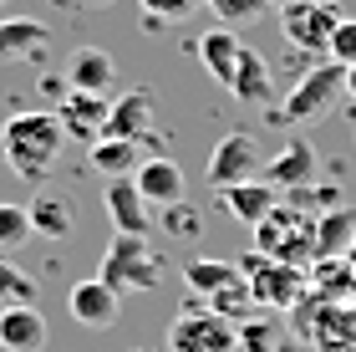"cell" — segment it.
<instances>
[{
  "label": "cell",
  "instance_id": "obj_31",
  "mask_svg": "<svg viewBox=\"0 0 356 352\" xmlns=\"http://www.w3.org/2000/svg\"><path fill=\"white\" fill-rule=\"evenodd\" d=\"M331 61H341V67H356V15H341V26H336V36L326 46Z\"/></svg>",
  "mask_w": 356,
  "mask_h": 352
},
{
  "label": "cell",
  "instance_id": "obj_16",
  "mask_svg": "<svg viewBox=\"0 0 356 352\" xmlns=\"http://www.w3.org/2000/svg\"><path fill=\"white\" fill-rule=\"evenodd\" d=\"M239 52H245V41L234 36V26H214V31H204V36H199V61H204V72L214 77L224 92H229V82H234Z\"/></svg>",
  "mask_w": 356,
  "mask_h": 352
},
{
  "label": "cell",
  "instance_id": "obj_9",
  "mask_svg": "<svg viewBox=\"0 0 356 352\" xmlns=\"http://www.w3.org/2000/svg\"><path fill=\"white\" fill-rule=\"evenodd\" d=\"M118 307H122V296L112 291L107 281H97V276L72 281V291H67V312H72V322H76V327H87V332L112 327V322H118Z\"/></svg>",
  "mask_w": 356,
  "mask_h": 352
},
{
  "label": "cell",
  "instance_id": "obj_7",
  "mask_svg": "<svg viewBox=\"0 0 356 352\" xmlns=\"http://www.w3.org/2000/svg\"><path fill=\"white\" fill-rule=\"evenodd\" d=\"M239 270H245V281H250V291H254V301H260V307H296V301H300V286H305L300 266L270 261V255L254 250Z\"/></svg>",
  "mask_w": 356,
  "mask_h": 352
},
{
  "label": "cell",
  "instance_id": "obj_29",
  "mask_svg": "<svg viewBox=\"0 0 356 352\" xmlns=\"http://www.w3.org/2000/svg\"><path fill=\"white\" fill-rule=\"evenodd\" d=\"M234 352H275V322H265V316L239 322L234 327Z\"/></svg>",
  "mask_w": 356,
  "mask_h": 352
},
{
  "label": "cell",
  "instance_id": "obj_17",
  "mask_svg": "<svg viewBox=\"0 0 356 352\" xmlns=\"http://www.w3.org/2000/svg\"><path fill=\"white\" fill-rule=\"evenodd\" d=\"M46 41H51V31L41 21H31V15H6L0 21V61H31V56H46Z\"/></svg>",
  "mask_w": 356,
  "mask_h": 352
},
{
  "label": "cell",
  "instance_id": "obj_27",
  "mask_svg": "<svg viewBox=\"0 0 356 352\" xmlns=\"http://www.w3.org/2000/svg\"><path fill=\"white\" fill-rule=\"evenodd\" d=\"M26 240H31V210L0 199V250H21Z\"/></svg>",
  "mask_w": 356,
  "mask_h": 352
},
{
  "label": "cell",
  "instance_id": "obj_30",
  "mask_svg": "<svg viewBox=\"0 0 356 352\" xmlns=\"http://www.w3.org/2000/svg\"><path fill=\"white\" fill-rule=\"evenodd\" d=\"M158 225H163L173 240H193V235H199V215L178 199V204H168V210H158Z\"/></svg>",
  "mask_w": 356,
  "mask_h": 352
},
{
  "label": "cell",
  "instance_id": "obj_8",
  "mask_svg": "<svg viewBox=\"0 0 356 352\" xmlns=\"http://www.w3.org/2000/svg\"><path fill=\"white\" fill-rule=\"evenodd\" d=\"M254 169H265L260 143H254L250 133H229V138L214 143V153H209V164H204V179L214 189H229L239 179H254Z\"/></svg>",
  "mask_w": 356,
  "mask_h": 352
},
{
  "label": "cell",
  "instance_id": "obj_32",
  "mask_svg": "<svg viewBox=\"0 0 356 352\" xmlns=\"http://www.w3.org/2000/svg\"><path fill=\"white\" fill-rule=\"evenodd\" d=\"M346 98H351V113H356V67H346Z\"/></svg>",
  "mask_w": 356,
  "mask_h": 352
},
{
  "label": "cell",
  "instance_id": "obj_24",
  "mask_svg": "<svg viewBox=\"0 0 356 352\" xmlns=\"http://www.w3.org/2000/svg\"><path fill=\"white\" fill-rule=\"evenodd\" d=\"M36 276H26L21 266L0 261V307H36Z\"/></svg>",
  "mask_w": 356,
  "mask_h": 352
},
{
  "label": "cell",
  "instance_id": "obj_26",
  "mask_svg": "<svg viewBox=\"0 0 356 352\" xmlns=\"http://www.w3.org/2000/svg\"><path fill=\"white\" fill-rule=\"evenodd\" d=\"M143 6V26L158 31V26H178V21H188L199 6H209V0H138Z\"/></svg>",
  "mask_w": 356,
  "mask_h": 352
},
{
  "label": "cell",
  "instance_id": "obj_2",
  "mask_svg": "<svg viewBox=\"0 0 356 352\" xmlns=\"http://www.w3.org/2000/svg\"><path fill=\"white\" fill-rule=\"evenodd\" d=\"M97 281H107L118 296L122 291L143 296V291H158V281H163V261L148 250V235H112Z\"/></svg>",
  "mask_w": 356,
  "mask_h": 352
},
{
  "label": "cell",
  "instance_id": "obj_1",
  "mask_svg": "<svg viewBox=\"0 0 356 352\" xmlns=\"http://www.w3.org/2000/svg\"><path fill=\"white\" fill-rule=\"evenodd\" d=\"M61 143H67V128L56 123V113H10L6 128H0V153H6V164L15 179L26 184H41L46 174H51Z\"/></svg>",
  "mask_w": 356,
  "mask_h": 352
},
{
  "label": "cell",
  "instance_id": "obj_22",
  "mask_svg": "<svg viewBox=\"0 0 356 352\" xmlns=\"http://www.w3.org/2000/svg\"><path fill=\"white\" fill-rule=\"evenodd\" d=\"M234 281H245V270L234 261H188L184 266V286L199 291V296H214V291H224V286H234Z\"/></svg>",
  "mask_w": 356,
  "mask_h": 352
},
{
  "label": "cell",
  "instance_id": "obj_5",
  "mask_svg": "<svg viewBox=\"0 0 356 352\" xmlns=\"http://www.w3.org/2000/svg\"><path fill=\"white\" fill-rule=\"evenodd\" d=\"M341 26V6L336 0H300V6L280 10V31L296 52H311V56H326V46Z\"/></svg>",
  "mask_w": 356,
  "mask_h": 352
},
{
  "label": "cell",
  "instance_id": "obj_12",
  "mask_svg": "<svg viewBox=\"0 0 356 352\" xmlns=\"http://www.w3.org/2000/svg\"><path fill=\"white\" fill-rule=\"evenodd\" d=\"M214 194H219V210L229 220H239V225H250V230L280 204V189H275L270 179H239L229 189H214Z\"/></svg>",
  "mask_w": 356,
  "mask_h": 352
},
{
  "label": "cell",
  "instance_id": "obj_10",
  "mask_svg": "<svg viewBox=\"0 0 356 352\" xmlns=\"http://www.w3.org/2000/svg\"><path fill=\"white\" fill-rule=\"evenodd\" d=\"M102 210L112 220V235H148L153 230V210H148V199L138 194V184L127 179H107L102 189Z\"/></svg>",
  "mask_w": 356,
  "mask_h": 352
},
{
  "label": "cell",
  "instance_id": "obj_3",
  "mask_svg": "<svg viewBox=\"0 0 356 352\" xmlns=\"http://www.w3.org/2000/svg\"><path fill=\"white\" fill-rule=\"evenodd\" d=\"M254 250L270 255V261H285V266H305L316 261V220L296 210V204H275V210L254 225Z\"/></svg>",
  "mask_w": 356,
  "mask_h": 352
},
{
  "label": "cell",
  "instance_id": "obj_13",
  "mask_svg": "<svg viewBox=\"0 0 356 352\" xmlns=\"http://www.w3.org/2000/svg\"><path fill=\"white\" fill-rule=\"evenodd\" d=\"M133 184H138V194L148 199V210H168V204L184 199V169H178L168 153L143 158L138 174H133Z\"/></svg>",
  "mask_w": 356,
  "mask_h": 352
},
{
  "label": "cell",
  "instance_id": "obj_20",
  "mask_svg": "<svg viewBox=\"0 0 356 352\" xmlns=\"http://www.w3.org/2000/svg\"><path fill=\"white\" fill-rule=\"evenodd\" d=\"M229 92H234V102H245V107H265L270 102V67H265V56L260 52H239V67H234V82H229Z\"/></svg>",
  "mask_w": 356,
  "mask_h": 352
},
{
  "label": "cell",
  "instance_id": "obj_35",
  "mask_svg": "<svg viewBox=\"0 0 356 352\" xmlns=\"http://www.w3.org/2000/svg\"><path fill=\"white\" fill-rule=\"evenodd\" d=\"M0 6H6V0H0Z\"/></svg>",
  "mask_w": 356,
  "mask_h": 352
},
{
  "label": "cell",
  "instance_id": "obj_34",
  "mask_svg": "<svg viewBox=\"0 0 356 352\" xmlns=\"http://www.w3.org/2000/svg\"><path fill=\"white\" fill-rule=\"evenodd\" d=\"M87 6H97V10H102V6H118V0H87Z\"/></svg>",
  "mask_w": 356,
  "mask_h": 352
},
{
  "label": "cell",
  "instance_id": "obj_15",
  "mask_svg": "<svg viewBox=\"0 0 356 352\" xmlns=\"http://www.w3.org/2000/svg\"><path fill=\"white\" fill-rule=\"evenodd\" d=\"M316 169H321V164H316V148H311L305 138H290L275 158H265V179H270L275 189H285V194L305 189V184L316 179Z\"/></svg>",
  "mask_w": 356,
  "mask_h": 352
},
{
  "label": "cell",
  "instance_id": "obj_14",
  "mask_svg": "<svg viewBox=\"0 0 356 352\" xmlns=\"http://www.w3.org/2000/svg\"><path fill=\"white\" fill-rule=\"evenodd\" d=\"M148 123H153V92L148 87H127L122 98H112V107H107L102 138H133V143H143Z\"/></svg>",
  "mask_w": 356,
  "mask_h": 352
},
{
  "label": "cell",
  "instance_id": "obj_33",
  "mask_svg": "<svg viewBox=\"0 0 356 352\" xmlns=\"http://www.w3.org/2000/svg\"><path fill=\"white\" fill-rule=\"evenodd\" d=\"M270 6H275V10H290V6H300V0H270Z\"/></svg>",
  "mask_w": 356,
  "mask_h": 352
},
{
  "label": "cell",
  "instance_id": "obj_6",
  "mask_svg": "<svg viewBox=\"0 0 356 352\" xmlns=\"http://www.w3.org/2000/svg\"><path fill=\"white\" fill-rule=\"evenodd\" d=\"M168 352H234V322L214 316L209 307H188L168 327Z\"/></svg>",
  "mask_w": 356,
  "mask_h": 352
},
{
  "label": "cell",
  "instance_id": "obj_4",
  "mask_svg": "<svg viewBox=\"0 0 356 352\" xmlns=\"http://www.w3.org/2000/svg\"><path fill=\"white\" fill-rule=\"evenodd\" d=\"M341 98H346V67L326 56V61H316V67L300 72V82L290 87V98L280 107V123H290V128L316 123V118H326Z\"/></svg>",
  "mask_w": 356,
  "mask_h": 352
},
{
  "label": "cell",
  "instance_id": "obj_28",
  "mask_svg": "<svg viewBox=\"0 0 356 352\" xmlns=\"http://www.w3.org/2000/svg\"><path fill=\"white\" fill-rule=\"evenodd\" d=\"M209 10L219 15V26H250V21H260V15L270 10V0H209Z\"/></svg>",
  "mask_w": 356,
  "mask_h": 352
},
{
  "label": "cell",
  "instance_id": "obj_25",
  "mask_svg": "<svg viewBox=\"0 0 356 352\" xmlns=\"http://www.w3.org/2000/svg\"><path fill=\"white\" fill-rule=\"evenodd\" d=\"M346 240H356V215L351 210H326V220H316V250H341Z\"/></svg>",
  "mask_w": 356,
  "mask_h": 352
},
{
  "label": "cell",
  "instance_id": "obj_21",
  "mask_svg": "<svg viewBox=\"0 0 356 352\" xmlns=\"http://www.w3.org/2000/svg\"><path fill=\"white\" fill-rule=\"evenodd\" d=\"M87 164L97 174H107V179H122V174H133L143 164V143H133V138H97Z\"/></svg>",
  "mask_w": 356,
  "mask_h": 352
},
{
  "label": "cell",
  "instance_id": "obj_11",
  "mask_svg": "<svg viewBox=\"0 0 356 352\" xmlns=\"http://www.w3.org/2000/svg\"><path fill=\"white\" fill-rule=\"evenodd\" d=\"M107 107H112V98L107 92H67L51 113H56V123L67 128V138H82V143H97L102 138V123H107Z\"/></svg>",
  "mask_w": 356,
  "mask_h": 352
},
{
  "label": "cell",
  "instance_id": "obj_18",
  "mask_svg": "<svg viewBox=\"0 0 356 352\" xmlns=\"http://www.w3.org/2000/svg\"><path fill=\"white\" fill-rule=\"evenodd\" d=\"M0 347L6 352H41L46 347V316L36 307H0Z\"/></svg>",
  "mask_w": 356,
  "mask_h": 352
},
{
  "label": "cell",
  "instance_id": "obj_23",
  "mask_svg": "<svg viewBox=\"0 0 356 352\" xmlns=\"http://www.w3.org/2000/svg\"><path fill=\"white\" fill-rule=\"evenodd\" d=\"M72 210L61 199L51 194H41V199H31V235H41V240H67L72 235Z\"/></svg>",
  "mask_w": 356,
  "mask_h": 352
},
{
  "label": "cell",
  "instance_id": "obj_19",
  "mask_svg": "<svg viewBox=\"0 0 356 352\" xmlns=\"http://www.w3.org/2000/svg\"><path fill=\"white\" fill-rule=\"evenodd\" d=\"M67 82L76 92H107L118 82V61H112V52H102V46H76L72 61H67Z\"/></svg>",
  "mask_w": 356,
  "mask_h": 352
}]
</instances>
